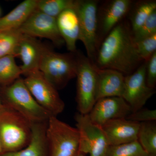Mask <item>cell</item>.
Instances as JSON below:
<instances>
[{"instance_id":"cell-22","label":"cell","mask_w":156,"mask_h":156,"mask_svg":"<svg viewBox=\"0 0 156 156\" xmlns=\"http://www.w3.org/2000/svg\"><path fill=\"white\" fill-rule=\"evenodd\" d=\"M23 34L18 29L0 31V58L17 56V48Z\"/></svg>"},{"instance_id":"cell-30","label":"cell","mask_w":156,"mask_h":156,"mask_svg":"<svg viewBox=\"0 0 156 156\" xmlns=\"http://www.w3.org/2000/svg\"><path fill=\"white\" fill-rule=\"evenodd\" d=\"M5 107V105L3 104V101H2V99L0 98V112L3 110Z\"/></svg>"},{"instance_id":"cell-31","label":"cell","mask_w":156,"mask_h":156,"mask_svg":"<svg viewBox=\"0 0 156 156\" xmlns=\"http://www.w3.org/2000/svg\"><path fill=\"white\" fill-rule=\"evenodd\" d=\"M75 156H85V154H84L78 152L76 154V155Z\"/></svg>"},{"instance_id":"cell-19","label":"cell","mask_w":156,"mask_h":156,"mask_svg":"<svg viewBox=\"0 0 156 156\" xmlns=\"http://www.w3.org/2000/svg\"><path fill=\"white\" fill-rule=\"evenodd\" d=\"M37 0H25L0 18V31L18 29L36 9Z\"/></svg>"},{"instance_id":"cell-12","label":"cell","mask_w":156,"mask_h":156,"mask_svg":"<svg viewBox=\"0 0 156 156\" xmlns=\"http://www.w3.org/2000/svg\"><path fill=\"white\" fill-rule=\"evenodd\" d=\"M18 30L26 35L49 39L57 46L65 44L58 30L56 18L37 9Z\"/></svg>"},{"instance_id":"cell-32","label":"cell","mask_w":156,"mask_h":156,"mask_svg":"<svg viewBox=\"0 0 156 156\" xmlns=\"http://www.w3.org/2000/svg\"><path fill=\"white\" fill-rule=\"evenodd\" d=\"M3 153L2 148V145H1V143H0V155Z\"/></svg>"},{"instance_id":"cell-14","label":"cell","mask_w":156,"mask_h":156,"mask_svg":"<svg viewBox=\"0 0 156 156\" xmlns=\"http://www.w3.org/2000/svg\"><path fill=\"white\" fill-rule=\"evenodd\" d=\"M140 123L126 118L109 121L101 127L109 146L124 144L137 140Z\"/></svg>"},{"instance_id":"cell-26","label":"cell","mask_w":156,"mask_h":156,"mask_svg":"<svg viewBox=\"0 0 156 156\" xmlns=\"http://www.w3.org/2000/svg\"><path fill=\"white\" fill-rule=\"evenodd\" d=\"M138 56L143 61H147L156 52V34L139 41L135 42Z\"/></svg>"},{"instance_id":"cell-20","label":"cell","mask_w":156,"mask_h":156,"mask_svg":"<svg viewBox=\"0 0 156 156\" xmlns=\"http://www.w3.org/2000/svg\"><path fill=\"white\" fill-rule=\"evenodd\" d=\"M156 10L155 0L134 1L128 14L129 20H127L132 34L135 32Z\"/></svg>"},{"instance_id":"cell-28","label":"cell","mask_w":156,"mask_h":156,"mask_svg":"<svg viewBox=\"0 0 156 156\" xmlns=\"http://www.w3.org/2000/svg\"><path fill=\"white\" fill-rule=\"evenodd\" d=\"M126 119L139 123L154 122L156 120V110L142 108L131 113Z\"/></svg>"},{"instance_id":"cell-2","label":"cell","mask_w":156,"mask_h":156,"mask_svg":"<svg viewBox=\"0 0 156 156\" xmlns=\"http://www.w3.org/2000/svg\"><path fill=\"white\" fill-rule=\"evenodd\" d=\"M77 51L61 53L47 48L42 56L39 70L57 90L64 88L76 78Z\"/></svg>"},{"instance_id":"cell-8","label":"cell","mask_w":156,"mask_h":156,"mask_svg":"<svg viewBox=\"0 0 156 156\" xmlns=\"http://www.w3.org/2000/svg\"><path fill=\"white\" fill-rule=\"evenodd\" d=\"M23 80L37 102L51 115L56 117L63 111L65 103L58 90L39 70L27 75Z\"/></svg>"},{"instance_id":"cell-10","label":"cell","mask_w":156,"mask_h":156,"mask_svg":"<svg viewBox=\"0 0 156 156\" xmlns=\"http://www.w3.org/2000/svg\"><path fill=\"white\" fill-rule=\"evenodd\" d=\"M134 1L106 0L100 2L97 12L98 48L107 36L128 15Z\"/></svg>"},{"instance_id":"cell-27","label":"cell","mask_w":156,"mask_h":156,"mask_svg":"<svg viewBox=\"0 0 156 156\" xmlns=\"http://www.w3.org/2000/svg\"><path fill=\"white\" fill-rule=\"evenodd\" d=\"M155 34H156V10L135 32L132 34V37L134 41L136 42Z\"/></svg>"},{"instance_id":"cell-5","label":"cell","mask_w":156,"mask_h":156,"mask_svg":"<svg viewBox=\"0 0 156 156\" xmlns=\"http://www.w3.org/2000/svg\"><path fill=\"white\" fill-rule=\"evenodd\" d=\"M49 156H75L79 152L80 135L76 128L52 116L46 130Z\"/></svg>"},{"instance_id":"cell-6","label":"cell","mask_w":156,"mask_h":156,"mask_svg":"<svg viewBox=\"0 0 156 156\" xmlns=\"http://www.w3.org/2000/svg\"><path fill=\"white\" fill-rule=\"evenodd\" d=\"M76 78L79 113L88 114L97 101V69L87 56L78 51Z\"/></svg>"},{"instance_id":"cell-13","label":"cell","mask_w":156,"mask_h":156,"mask_svg":"<svg viewBox=\"0 0 156 156\" xmlns=\"http://www.w3.org/2000/svg\"><path fill=\"white\" fill-rule=\"evenodd\" d=\"M132 112L123 98L109 97L96 101L88 115L92 122L101 126L110 120L126 118Z\"/></svg>"},{"instance_id":"cell-9","label":"cell","mask_w":156,"mask_h":156,"mask_svg":"<svg viewBox=\"0 0 156 156\" xmlns=\"http://www.w3.org/2000/svg\"><path fill=\"white\" fill-rule=\"evenodd\" d=\"M75 119L80 135L79 152L105 156L109 145L101 127L92 122L88 114L78 113Z\"/></svg>"},{"instance_id":"cell-7","label":"cell","mask_w":156,"mask_h":156,"mask_svg":"<svg viewBox=\"0 0 156 156\" xmlns=\"http://www.w3.org/2000/svg\"><path fill=\"white\" fill-rule=\"evenodd\" d=\"M99 1L75 0L74 8L79 20V40L83 44L87 57L95 63L98 49L97 12Z\"/></svg>"},{"instance_id":"cell-25","label":"cell","mask_w":156,"mask_h":156,"mask_svg":"<svg viewBox=\"0 0 156 156\" xmlns=\"http://www.w3.org/2000/svg\"><path fill=\"white\" fill-rule=\"evenodd\" d=\"M105 156H149L137 140L116 146H109Z\"/></svg>"},{"instance_id":"cell-16","label":"cell","mask_w":156,"mask_h":156,"mask_svg":"<svg viewBox=\"0 0 156 156\" xmlns=\"http://www.w3.org/2000/svg\"><path fill=\"white\" fill-rule=\"evenodd\" d=\"M97 69V100L103 98L122 97L125 75L109 69Z\"/></svg>"},{"instance_id":"cell-17","label":"cell","mask_w":156,"mask_h":156,"mask_svg":"<svg viewBox=\"0 0 156 156\" xmlns=\"http://www.w3.org/2000/svg\"><path fill=\"white\" fill-rule=\"evenodd\" d=\"M48 122L31 123V136L28 144L20 150L3 153L0 156H49L46 135Z\"/></svg>"},{"instance_id":"cell-24","label":"cell","mask_w":156,"mask_h":156,"mask_svg":"<svg viewBox=\"0 0 156 156\" xmlns=\"http://www.w3.org/2000/svg\"><path fill=\"white\" fill-rule=\"evenodd\" d=\"M75 0H37V10L56 18L65 10L73 8Z\"/></svg>"},{"instance_id":"cell-15","label":"cell","mask_w":156,"mask_h":156,"mask_svg":"<svg viewBox=\"0 0 156 156\" xmlns=\"http://www.w3.org/2000/svg\"><path fill=\"white\" fill-rule=\"evenodd\" d=\"M47 48L36 38L23 34L17 51V56L20 57L22 62L20 67L22 75L25 76L38 70L42 56Z\"/></svg>"},{"instance_id":"cell-3","label":"cell","mask_w":156,"mask_h":156,"mask_svg":"<svg viewBox=\"0 0 156 156\" xmlns=\"http://www.w3.org/2000/svg\"><path fill=\"white\" fill-rule=\"evenodd\" d=\"M31 136L30 122L6 106L0 112V143L3 153L17 151L25 147Z\"/></svg>"},{"instance_id":"cell-1","label":"cell","mask_w":156,"mask_h":156,"mask_svg":"<svg viewBox=\"0 0 156 156\" xmlns=\"http://www.w3.org/2000/svg\"><path fill=\"white\" fill-rule=\"evenodd\" d=\"M144 62L136 52L128 21L124 19L99 45L94 65L97 68L114 69L127 76Z\"/></svg>"},{"instance_id":"cell-29","label":"cell","mask_w":156,"mask_h":156,"mask_svg":"<svg viewBox=\"0 0 156 156\" xmlns=\"http://www.w3.org/2000/svg\"><path fill=\"white\" fill-rule=\"evenodd\" d=\"M146 80L149 87L155 89L156 87V52L146 61Z\"/></svg>"},{"instance_id":"cell-23","label":"cell","mask_w":156,"mask_h":156,"mask_svg":"<svg viewBox=\"0 0 156 156\" xmlns=\"http://www.w3.org/2000/svg\"><path fill=\"white\" fill-rule=\"evenodd\" d=\"M15 56L9 55L0 58V82L9 85L22 75L20 67L15 60Z\"/></svg>"},{"instance_id":"cell-21","label":"cell","mask_w":156,"mask_h":156,"mask_svg":"<svg viewBox=\"0 0 156 156\" xmlns=\"http://www.w3.org/2000/svg\"><path fill=\"white\" fill-rule=\"evenodd\" d=\"M137 141L149 156H156V123H140Z\"/></svg>"},{"instance_id":"cell-4","label":"cell","mask_w":156,"mask_h":156,"mask_svg":"<svg viewBox=\"0 0 156 156\" xmlns=\"http://www.w3.org/2000/svg\"><path fill=\"white\" fill-rule=\"evenodd\" d=\"M4 97L5 106L18 112L31 123L47 122L52 116L37 102L21 78L7 85Z\"/></svg>"},{"instance_id":"cell-11","label":"cell","mask_w":156,"mask_h":156,"mask_svg":"<svg viewBox=\"0 0 156 156\" xmlns=\"http://www.w3.org/2000/svg\"><path fill=\"white\" fill-rule=\"evenodd\" d=\"M146 61L131 74L125 76L122 97L129 105L132 112L143 108L155 93V89L149 87L146 80Z\"/></svg>"},{"instance_id":"cell-33","label":"cell","mask_w":156,"mask_h":156,"mask_svg":"<svg viewBox=\"0 0 156 156\" xmlns=\"http://www.w3.org/2000/svg\"><path fill=\"white\" fill-rule=\"evenodd\" d=\"M0 14H1V10H0Z\"/></svg>"},{"instance_id":"cell-18","label":"cell","mask_w":156,"mask_h":156,"mask_svg":"<svg viewBox=\"0 0 156 156\" xmlns=\"http://www.w3.org/2000/svg\"><path fill=\"white\" fill-rule=\"evenodd\" d=\"M74 6L65 10L56 18L61 37L68 50L73 53L77 51L76 44L80 35L79 18Z\"/></svg>"}]
</instances>
